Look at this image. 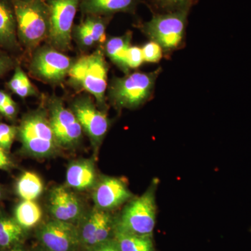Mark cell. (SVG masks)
<instances>
[{
	"mask_svg": "<svg viewBox=\"0 0 251 251\" xmlns=\"http://www.w3.org/2000/svg\"><path fill=\"white\" fill-rule=\"evenodd\" d=\"M18 39L28 50H34L48 39L50 31L49 10L44 0H12Z\"/></svg>",
	"mask_w": 251,
	"mask_h": 251,
	"instance_id": "obj_1",
	"label": "cell"
},
{
	"mask_svg": "<svg viewBox=\"0 0 251 251\" xmlns=\"http://www.w3.org/2000/svg\"><path fill=\"white\" fill-rule=\"evenodd\" d=\"M161 71L158 69L153 72H135L115 77L109 87L110 101L118 108L133 109L143 105L151 97Z\"/></svg>",
	"mask_w": 251,
	"mask_h": 251,
	"instance_id": "obj_2",
	"label": "cell"
},
{
	"mask_svg": "<svg viewBox=\"0 0 251 251\" xmlns=\"http://www.w3.org/2000/svg\"><path fill=\"white\" fill-rule=\"evenodd\" d=\"M18 135L23 150L38 158L50 156L59 146L49 118L40 110L31 112L23 117L18 128Z\"/></svg>",
	"mask_w": 251,
	"mask_h": 251,
	"instance_id": "obj_3",
	"label": "cell"
},
{
	"mask_svg": "<svg viewBox=\"0 0 251 251\" xmlns=\"http://www.w3.org/2000/svg\"><path fill=\"white\" fill-rule=\"evenodd\" d=\"M157 184L155 180L146 192L128 203L122 211L116 229L135 235L151 237L156 225Z\"/></svg>",
	"mask_w": 251,
	"mask_h": 251,
	"instance_id": "obj_4",
	"label": "cell"
},
{
	"mask_svg": "<svg viewBox=\"0 0 251 251\" xmlns=\"http://www.w3.org/2000/svg\"><path fill=\"white\" fill-rule=\"evenodd\" d=\"M108 72V63L103 51L98 50L74 62L69 75L74 83L92 94L99 105H103Z\"/></svg>",
	"mask_w": 251,
	"mask_h": 251,
	"instance_id": "obj_5",
	"label": "cell"
},
{
	"mask_svg": "<svg viewBox=\"0 0 251 251\" xmlns=\"http://www.w3.org/2000/svg\"><path fill=\"white\" fill-rule=\"evenodd\" d=\"M189 10L158 13L140 27L150 41H155L166 52L179 49L184 42Z\"/></svg>",
	"mask_w": 251,
	"mask_h": 251,
	"instance_id": "obj_6",
	"label": "cell"
},
{
	"mask_svg": "<svg viewBox=\"0 0 251 251\" xmlns=\"http://www.w3.org/2000/svg\"><path fill=\"white\" fill-rule=\"evenodd\" d=\"M82 0H44L50 18V45L61 51L70 49L74 22Z\"/></svg>",
	"mask_w": 251,
	"mask_h": 251,
	"instance_id": "obj_7",
	"label": "cell"
},
{
	"mask_svg": "<svg viewBox=\"0 0 251 251\" xmlns=\"http://www.w3.org/2000/svg\"><path fill=\"white\" fill-rule=\"evenodd\" d=\"M74 62L52 46H43L34 52L29 68L34 76L49 83L57 84L69 74Z\"/></svg>",
	"mask_w": 251,
	"mask_h": 251,
	"instance_id": "obj_8",
	"label": "cell"
},
{
	"mask_svg": "<svg viewBox=\"0 0 251 251\" xmlns=\"http://www.w3.org/2000/svg\"><path fill=\"white\" fill-rule=\"evenodd\" d=\"M49 121L59 146L69 148L80 141L82 128L74 112L66 108L60 99H51Z\"/></svg>",
	"mask_w": 251,
	"mask_h": 251,
	"instance_id": "obj_9",
	"label": "cell"
},
{
	"mask_svg": "<svg viewBox=\"0 0 251 251\" xmlns=\"http://www.w3.org/2000/svg\"><path fill=\"white\" fill-rule=\"evenodd\" d=\"M82 130L94 146H99L110 127V120L105 112L99 110L90 97H80L74 100L71 107Z\"/></svg>",
	"mask_w": 251,
	"mask_h": 251,
	"instance_id": "obj_10",
	"label": "cell"
},
{
	"mask_svg": "<svg viewBox=\"0 0 251 251\" xmlns=\"http://www.w3.org/2000/svg\"><path fill=\"white\" fill-rule=\"evenodd\" d=\"M41 242L50 251H72L80 242V234L72 223L52 220L40 229Z\"/></svg>",
	"mask_w": 251,
	"mask_h": 251,
	"instance_id": "obj_11",
	"label": "cell"
},
{
	"mask_svg": "<svg viewBox=\"0 0 251 251\" xmlns=\"http://www.w3.org/2000/svg\"><path fill=\"white\" fill-rule=\"evenodd\" d=\"M131 197L125 180L114 176H105L100 180L93 193L95 207L108 211L121 206Z\"/></svg>",
	"mask_w": 251,
	"mask_h": 251,
	"instance_id": "obj_12",
	"label": "cell"
},
{
	"mask_svg": "<svg viewBox=\"0 0 251 251\" xmlns=\"http://www.w3.org/2000/svg\"><path fill=\"white\" fill-rule=\"evenodd\" d=\"M113 227V220L108 211L95 207L87 214L81 227V242L89 247L107 242Z\"/></svg>",
	"mask_w": 251,
	"mask_h": 251,
	"instance_id": "obj_13",
	"label": "cell"
},
{
	"mask_svg": "<svg viewBox=\"0 0 251 251\" xmlns=\"http://www.w3.org/2000/svg\"><path fill=\"white\" fill-rule=\"evenodd\" d=\"M49 209L54 219L72 224L82 214V205L78 198L64 186L54 187L51 191Z\"/></svg>",
	"mask_w": 251,
	"mask_h": 251,
	"instance_id": "obj_14",
	"label": "cell"
},
{
	"mask_svg": "<svg viewBox=\"0 0 251 251\" xmlns=\"http://www.w3.org/2000/svg\"><path fill=\"white\" fill-rule=\"evenodd\" d=\"M139 0H82L80 9L82 14L111 16L117 13L133 14Z\"/></svg>",
	"mask_w": 251,
	"mask_h": 251,
	"instance_id": "obj_15",
	"label": "cell"
},
{
	"mask_svg": "<svg viewBox=\"0 0 251 251\" xmlns=\"http://www.w3.org/2000/svg\"><path fill=\"white\" fill-rule=\"evenodd\" d=\"M17 23L12 0H0V48L18 47Z\"/></svg>",
	"mask_w": 251,
	"mask_h": 251,
	"instance_id": "obj_16",
	"label": "cell"
},
{
	"mask_svg": "<svg viewBox=\"0 0 251 251\" xmlns=\"http://www.w3.org/2000/svg\"><path fill=\"white\" fill-rule=\"evenodd\" d=\"M97 179V173L93 162L80 160L73 162L68 167L67 183L68 186L79 191L92 188Z\"/></svg>",
	"mask_w": 251,
	"mask_h": 251,
	"instance_id": "obj_17",
	"label": "cell"
},
{
	"mask_svg": "<svg viewBox=\"0 0 251 251\" xmlns=\"http://www.w3.org/2000/svg\"><path fill=\"white\" fill-rule=\"evenodd\" d=\"M131 32L128 31L122 36H112L105 43V54L126 74L129 72V69L127 67L126 57L128 49L131 46Z\"/></svg>",
	"mask_w": 251,
	"mask_h": 251,
	"instance_id": "obj_18",
	"label": "cell"
},
{
	"mask_svg": "<svg viewBox=\"0 0 251 251\" xmlns=\"http://www.w3.org/2000/svg\"><path fill=\"white\" fill-rule=\"evenodd\" d=\"M44 191V183L40 176L32 172H25L18 178L16 191L23 201H34Z\"/></svg>",
	"mask_w": 251,
	"mask_h": 251,
	"instance_id": "obj_19",
	"label": "cell"
},
{
	"mask_svg": "<svg viewBox=\"0 0 251 251\" xmlns=\"http://www.w3.org/2000/svg\"><path fill=\"white\" fill-rule=\"evenodd\" d=\"M42 211L34 201H23L16 206L14 219L23 229L34 227L40 222Z\"/></svg>",
	"mask_w": 251,
	"mask_h": 251,
	"instance_id": "obj_20",
	"label": "cell"
},
{
	"mask_svg": "<svg viewBox=\"0 0 251 251\" xmlns=\"http://www.w3.org/2000/svg\"><path fill=\"white\" fill-rule=\"evenodd\" d=\"M24 236V229L14 218L0 216V247L9 248L17 244Z\"/></svg>",
	"mask_w": 251,
	"mask_h": 251,
	"instance_id": "obj_21",
	"label": "cell"
},
{
	"mask_svg": "<svg viewBox=\"0 0 251 251\" xmlns=\"http://www.w3.org/2000/svg\"><path fill=\"white\" fill-rule=\"evenodd\" d=\"M115 237L120 251H154L151 237L135 235L117 229Z\"/></svg>",
	"mask_w": 251,
	"mask_h": 251,
	"instance_id": "obj_22",
	"label": "cell"
},
{
	"mask_svg": "<svg viewBox=\"0 0 251 251\" xmlns=\"http://www.w3.org/2000/svg\"><path fill=\"white\" fill-rule=\"evenodd\" d=\"M7 86L10 90L21 98L32 97L37 94L35 87L19 66L15 69L14 75L8 82Z\"/></svg>",
	"mask_w": 251,
	"mask_h": 251,
	"instance_id": "obj_23",
	"label": "cell"
},
{
	"mask_svg": "<svg viewBox=\"0 0 251 251\" xmlns=\"http://www.w3.org/2000/svg\"><path fill=\"white\" fill-rule=\"evenodd\" d=\"M82 24L90 31L93 36L96 44L103 43L105 41V31L108 23L111 20V16H95V15H86Z\"/></svg>",
	"mask_w": 251,
	"mask_h": 251,
	"instance_id": "obj_24",
	"label": "cell"
},
{
	"mask_svg": "<svg viewBox=\"0 0 251 251\" xmlns=\"http://www.w3.org/2000/svg\"><path fill=\"white\" fill-rule=\"evenodd\" d=\"M197 0H153V4L161 13L190 10Z\"/></svg>",
	"mask_w": 251,
	"mask_h": 251,
	"instance_id": "obj_25",
	"label": "cell"
},
{
	"mask_svg": "<svg viewBox=\"0 0 251 251\" xmlns=\"http://www.w3.org/2000/svg\"><path fill=\"white\" fill-rule=\"evenodd\" d=\"M17 135L18 128L16 126L0 123V148L9 151Z\"/></svg>",
	"mask_w": 251,
	"mask_h": 251,
	"instance_id": "obj_26",
	"label": "cell"
},
{
	"mask_svg": "<svg viewBox=\"0 0 251 251\" xmlns=\"http://www.w3.org/2000/svg\"><path fill=\"white\" fill-rule=\"evenodd\" d=\"M141 49L145 62L158 63L163 57V49L155 41H149L144 44Z\"/></svg>",
	"mask_w": 251,
	"mask_h": 251,
	"instance_id": "obj_27",
	"label": "cell"
},
{
	"mask_svg": "<svg viewBox=\"0 0 251 251\" xmlns=\"http://www.w3.org/2000/svg\"><path fill=\"white\" fill-rule=\"evenodd\" d=\"M72 35L76 39L77 44L83 49H90L96 44L93 36L82 23L78 25L74 26Z\"/></svg>",
	"mask_w": 251,
	"mask_h": 251,
	"instance_id": "obj_28",
	"label": "cell"
},
{
	"mask_svg": "<svg viewBox=\"0 0 251 251\" xmlns=\"http://www.w3.org/2000/svg\"><path fill=\"white\" fill-rule=\"evenodd\" d=\"M145 62L143 50L138 46H130L128 50L126 57L127 67L130 69L139 68Z\"/></svg>",
	"mask_w": 251,
	"mask_h": 251,
	"instance_id": "obj_29",
	"label": "cell"
},
{
	"mask_svg": "<svg viewBox=\"0 0 251 251\" xmlns=\"http://www.w3.org/2000/svg\"><path fill=\"white\" fill-rule=\"evenodd\" d=\"M15 66V63L11 57L0 51V77L11 70Z\"/></svg>",
	"mask_w": 251,
	"mask_h": 251,
	"instance_id": "obj_30",
	"label": "cell"
},
{
	"mask_svg": "<svg viewBox=\"0 0 251 251\" xmlns=\"http://www.w3.org/2000/svg\"><path fill=\"white\" fill-rule=\"evenodd\" d=\"M0 113L6 118L13 120L18 113L17 104L15 103L14 100L11 99L2 108L0 109Z\"/></svg>",
	"mask_w": 251,
	"mask_h": 251,
	"instance_id": "obj_31",
	"label": "cell"
},
{
	"mask_svg": "<svg viewBox=\"0 0 251 251\" xmlns=\"http://www.w3.org/2000/svg\"><path fill=\"white\" fill-rule=\"evenodd\" d=\"M12 166V161L8 154V151L0 148V170L8 171Z\"/></svg>",
	"mask_w": 251,
	"mask_h": 251,
	"instance_id": "obj_32",
	"label": "cell"
},
{
	"mask_svg": "<svg viewBox=\"0 0 251 251\" xmlns=\"http://www.w3.org/2000/svg\"><path fill=\"white\" fill-rule=\"evenodd\" d=\"M92 251H120L117 248L116 244L105 242L103 244L94 247Z\"/></svg>",
	"mask_w": 251,
	"mask_h": 251,
	"instance_id": "obj_33",
	"label": "cell"
},
{
	"mask_svg": "<svg viewBox=\"0 0 251 251\" xmlns=\"http://www.w3.org/2000/svg\"><path fill=\"white\" fill-rule=\"evenodd\" d=\"M11 99L12 98L9 94L6 93L4 91L0 90V109L2 108L5 104L9 102Z\"/></svg>",
	"mask_w": 251,
	"mask_h": 251,
	"instance_id": "obj_34",
	"label": "cell"
},
{
	"mask_svg": "<svg viewBox=\"0 0 251 251\" xmlns=\"http://www.w3.org/2000/svg\"><path fill=\"white\" fill-rule=\"evenodd\" d=\"M7 251H23V249H21V248L16 247L11 248V249H10L9 250H8Z\"/></svg>",
	"mask_w": 251,
	"mask_h": 251,
	"instance_id": "obj_35",
	"label": "cell"
},
{
	"mask_svg": "<svg viewBox=\"0 0 251 251\" xmlns=\"http://www.w3.org/2000/svg\"><path fill=\"white\" fill-rule=\"evenodd\" d=\"M3 197H4V190H3L2 187L0 186V201L2 199Z\"/></svg>",
	"mask_w": 251,
	"mask_h": 251,
	"instance_id": "obj_36",
	"label": "cell"
},
{
	"mask_svg": "<svg viewBox=\"0 0 251 251\" xmlns=\"http://www.w3.org/2000/svg\"><path fill=\"white\" fill-rule=\"evenodd\" d=\"M21 1H29V0H21Z\"/></svg>",
	"mask_w": 251,
	"mask_h": 251,
	"instance_id": "obj_37",
	"label": "cell"
},
{
	"mask_svg": "<svg viewBox=\"0 0 251 251\" xmlns=\"http://www.w3.org/2000/svg\"></svg>",
	"mask_w": 251,
	"mask_h": 251,
	"instance_id": "obj_38",
	"label": "cell"
}]
</instances>
